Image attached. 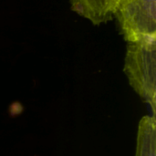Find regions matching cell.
<instances>
[{"label": "cell", "mask_w": 156, "mask_h": 156, "mask_svg": "<svg viewBox=\"0 0 156 156\" xmlns=\"http://www.w3.org/2000/svg\"><path fill=\"white\" fill-rule=\"evenodd\" d=\"M124 72L133 90L156 117V36L128 42Z\"/></svg>", "instance_id": "1"}, {"label": "cell", "mask_w": 156, "mask_h": 156, "mask_svg": "<svg viewBox=\"0 0 156 156\" xmlns=\"http://www.w3.org/2000/svg\"><path fill=\"white\" fill-rule=\"evenodd\" d=\"M156 0H123L115 9L127 42L156 36Z\"/></svg>", "instance_id": "2"}, {"label": "cell", "mask_w": 156, "mask_h": 156, "mask_svg": "<svg viewBox=\"0 0 156 156\" xmlns=\"http://www.w3.org/2000/svg\"><path fill=\"white\" fill-rule=\"evenodd\" d=\"M72 9L94 25L110 20L112 13V0H70Z\"/></svg>", "instance_id": "3"}, {"label": "cell", "mask_w": 156, "mask_h": 156, "mask_svg": "<svg viewBox=\"0 0 156 156\" xmlns=\"http://www.w3.org/2000/svg\"><path fill=\"white\" fill-rule=\"evenodd\" d=\"M134 156H156V117L151 114L139 121Z\"/></svg>", "instance_id": "4"}, {"label": "cell", "mask_w": 156, "mask_h": 156, "mask_svg": "<svg viewBox=\"0 0 156 156\" xmlns=\"http://www.w3.org/2000/svg\"><path fill=\"white\" fill-rule=\"evenodd\" d=\"M123 0H112V13H114L116 7L122 2Z\"/></svg>", "instance_id": "5"}]
</instances>
